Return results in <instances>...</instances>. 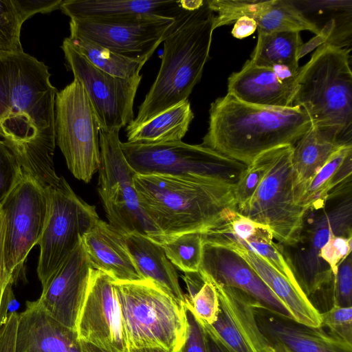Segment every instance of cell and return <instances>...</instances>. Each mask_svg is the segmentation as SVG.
Returning a JSON list of instances; mask_svg holds the SVG:
<instances>
[{
	"label": "cell",
	"instance_id": "cell-17",
	"mask_svg": "<svg viewBox=\"0 0 352 352\" xmlns=\"http://www.w3.org/2000/svg\"><path fill=\"white\" fill-rule=\"evenodd\" d=\"M212 284L219 311L212 324H201L207 335L226 352H272L257 324L254 311L257 303L241 290Z\"/></svg>",
	"mask_w": 352,
	"mask_h": 352
},
{
	"label": "cell",
	"instance_id": "cell-27",
	"mask_svg": "<svg viewBox=\"0 0 352 352\" xmlns=\"http://www.w3.org/2000/svg\"><path fill=\"white\" fill-rule=\"evenodd\" d=\"M352 145L336 150L319 170L297 204L307 212L324 207L329 197L351 190Z\"/></svg>",
	"mask_w": 352,
	"mask_h": 352
},
{
	"label": "cell",
	"instance_id": "cell-25",
	"mask_svg": "<svg viewBox=\"0 0 352 352\" xmlns=\"http://www.w3.org/2000/svg\"><path fill=\"white\" fill-rule=\"evenodd\" d=\"M82 241L93 269L116 282L144 280L126 246L124 236L99 219Z\"/></svg>",
	"mask_w": 352,
	"mask_h": 352
},
{
	"label": "cell",
	"instance_id": "cell-24",
	"mask_svg": "<svg viewBox=\"0 0 352 352\" xmlns=\"http://www.w3.org/2000/svg\"><path fill=\"white\" fill-rule=\"evenodd\" d=\"M60 10L71 19L98 23L131 21L146 16L178 17L186 10L182 1L64 0Z\"/></svg>",
	"mask_w": 352,
	"mask_h": 352
},
{
	"label": "cell",
	"instance_id": "cell-52",
	"mask_svg": "<svg viewBox=\"0 0 352 352\" xmlns=\"http://www.w3.org/2000/svg\"><path fill=\"white\" fill-rule=\"evenodd\" d=\"M82 342V349L85 352H109L96 347L89 343Z\"/></svg>",
	"mask_w": 352,
	"mask_h": 352
},
{
	"label": "cell",
	"instance_id": "cell-36",
	"mask_svg": "<svg viewBox=\"0 0 352 352\" xmlns=\"http://www.w3.org/2000/svg\"><path fill=\"white\" fill-rule=\"evenodd\" d=\"M12 0H0V57L23 52L20 33L23 25Z\"/></svg>",
	"mask_w": 352,
	"mask_h": 352
},
{
	"label": "cell",
	"instance_id": "cell-16",
	"mask_svg": "<svg viewBox=\"0 0 352 352\" xmlns=\"http://www.w3.org/2000/svg\"><path fill=\"white\" fill-rule=\"evenodd\" d=\"M76 331L80 342L109 352H127L113 280L92 269Z\"/></svg>",
	"mask_w": 352,
	"mask_h": 352
},
{
	"label": "cell",
	"instance_id": "cell-46",
	"mask_svg": "<svg viewBox=\"0 0 352 352\" xmlns=\"http://www.w3.org/2000/svg\"><path fill=\"white\" fill-rule=\"evenodd\" d=\"M18 313L12 314L0 327V352H15Z\"/></svg>",
	"mask_w": 352,
	"mask_h": 352
},
{
	"label": "cell",
	"instance_id": "cell-7",
	"mask_svg": "<svg viewBox=\"0 0 352 352\" xmlns=\"http://www.w3.org/2000/svg\"><path fill=\"white\" fill-rule=\"evenodd\" d=\"M327 200L324 208L306 213L299 240L294 245H280L285 261L298 285L310 299L334 278L320 256L333 235L352 237L351 192Z\"/></svg>",
	"mask_w": 352,
	"mask_h": 352
},
{
	"label": "cell",
	"instance_id": "cell-4",
	"mask_svg": "<svg viewBox=\"0 0 352 352\" xmlns=\"http://www.w3.org/2000/svg\"><path fill=\"white\" fill-rule=\"evenodd\" d=\"M214 14L208 0L187 10L164 41L158 74L126 130L134 129L188 100L209 58Z\"/></svg>",
	"mask_w": 352,
	"mask_h": 352
},
{
	"label": "cell",
	"instance_id": "cell-37",
	"mask_svg": "<svg viewBox=\"0 0 352 352\" xmlns=\"http://www.w3.org/2000/svg\"><path fill=\"white\" fill-rule=\"evenodd\" d=\"M184 306L200 324H211L217 318L219 300L214 285L205 280L201 288L191 296L185 294Z\"/></svg>",
	"mask_w": 352,
	"mask_h": 352
},
{
	"label": "cell",
	"instance_id": "cell-19",
	"mask_svg": "<svg viewBox=\"0 0 352 352\" xmlns=\"http://www.w3.org/2000/svg\"><path fill=\"white\" fill-rule=\"evenodd\" d=\"M203 280L244 292L260 306L292 318L286 307L236 252L224 246L204 242L199 272Z\"/></svg>",
	"mask_w": 352,
	"mask_h": 352
},
{
	"label": "cell",
	"instance_id": "cell-48",
	"mask_svg": "<svg viewBox=\"0 0 352 352\" xmlns=\"http://www.w3.org/2000/svg\"><path fill=\"white\" fill-rule=\"evenodd\" d=\"M4 232L5 219L3 213L0 212V302L3 290L10 281H13L12 277L8 274L5 265L4 259Z\"/></svg>",
	"mask_w": 352,
	"mask_h": 352
},
{
	"label": "cell",
	"instance_id": "cell-29",
	"mask_svg": "<svg viewBox=\"0 0 352 352\" xmlns=\"http://www.w3.org/2000/svg\"><path fill=\"white\" fill-rule=\"evenodd\" d=\"M244 16L253 19L258 33L309 30L316 36L319 29L309 21L292 0H246Z\"/></svg>",
	"mask_w": 352,
	"mask_h": 352
},
{
	"label": "cell",
	"instance_id": "cell-12",
	"mask_svg": "<svg viewBox=\"0 0 352 352\" xmlns=\"http://www.w3.org/2000/svg\"><path fill=\"white\" fill-rule=\"evenodd\" d=\"M56 142L67 166L88 183L100 164V128L82 84L76 78L58 91L55 100Z\"/></svg>",
	"mask_w": 352,
	"mask_h": 352
},
{
	"label": "cell",
	"instance_id": "cell-35",
	"mask_svg": "<svg viewBox=\"0 0 352 352\" xmlns=\"http://www.w3.org/2000/svg\"><path fill=\"white\" fill-rule=\"evenodd\" d=\"M214 230L226 234L250 252L258 255L291 282L298 285L291 268L285 261L280 245H276L273 241L274 237L272 232H269L262 236L250 241H244L234 237L230 233L223 231L219 228Z\"/></svg>",
	"mask_w": 352,
	"mask_h": 352
},
{
	"label": "cell",
	"instance_id": "cell-47",
	"mask_svg": "<svg viewBox=\"0 0 352 352\" xmlns=\"http://www.w3.org/2000/svg\"><path fill=\"white\" fill-rule=\"evenodd\" d=\"M14 282L10 281L6 286L0 302V327L5 324L8 318L16 310L19 304L16 300L12 290Z\"/></svg>",
	"mask_w": 352,
	"mask_h": 352
},
{
	"label": "cell",
	"instance_id": "cell-21",
	"mask_svg": "<svg viewBox=\"0 0 352 352\" xmlns=\"http://www.w3.org/2000/svg\"><path fill=\"white\" fill-rule=\"evenodd\" d=\"M297 74L280 66H258L248 60L228 79V94L258 106L286 108L293 106Z\"/></svg>",
	"mask_w": 352,
	"mask_h": 352
},
{
	"label": "cell",
	"instance_id": "cell-39",
	"mask_svg": "<svg viewBox=\"0 0 352 352\" xmlns=\"http://www.w3.org/2000/svg\"><path fill=\"white\" fill-rule=\"evenodd\" d=\"M320 327L327 328L331 336L352 344V307L332 305L320 313Z\"/></svg>",
	"mask_w": 352,
	"mask_h": 352
},
{
	"label": "cell",
	"instance_id": "cell-1",
	"mask_svg": "<svg viewBox=\"0 0 352 352\" xmlns=\"http://www.w3.org/2000/svg\"><path fill=\"white\" fill-rule=\"evenodd\" d=\"M10 112L2 131L22 170L36 179L55 172V100L47 66L24 52L4 57Z\"/></svg>",
	"mask_w": 352,
	"mask_h": 352
},
{
	"label": "cell",
	"instance_id": "cell-15",
	"mask_svg": "<svg viewBox=\"0 0 352 352\" xmlns=\"http://www.w3.org/2000/svg\"><path fill=\"white\" fill-rule=\"evenodd\" d=\"M186 11L178 17L150 15L113 23L71 19L70 36L86 38L118 54L146 63Z\"/></svg>",
	"mask_w": 352,
	"mask_h": 352
},
{
	"label": "cell",
	"instance_id": "cell-43",
	"mask_svg": "<svg viewBox=\"0 0 352 352\" xmlns=\"http://www.w3.org/2000/svg\"><path fill=\"white\" fill-rule=\"evenodd\" d=\"M186 318V337L178 352H210L207 333L201 324L187 309Z\"/></svg>",
	"mask_w": 352,
	"mask_h": 352
},
{
	"label": "cell",
	"instance_id": "cell-44",
	"mask_svg": "<svg viewBox=\"0 0 352 352\" xmlns=\"http://www.w3.org/2000/svg\"><path fill=\"white\" fill-rule=\"evenodd\" d=\"M24 23L36 13H49L60 9L63 0H12Z\"/></svg>",
	"mask_w": 352,
	"mask_h": 352
},
{
	"label": "cell",
	"instance_id": "cell-22",
	"mask_svg": "<svg viewBox=\"0 0 352 352\" xmlns=\"http://www.w3.org/2000/svg\"><path fill=\"white\" fill-rule=\"evenodd\" d=\"M202 236L204 242L224 246L240 255L286 307L292 319L307 326L320 327V312L298 285L291 282L261 256L226 234L211 230L203 233Z\"/></svg>",
	"mask_w": 352,
	"mask_h": 352
},
{
	"label": "cell",
	"instance_id": "cell-45",
	"mask_svg": "<svg viewBox=\"0 0 352 352\" xmlns=\"http://www.w3.org/2000/svg\"><path fill=\"white\" fill-rule=\"evenodd\" d=\"M10 112L7 69L4 57H0V136Z\"/></svg>",
	"mask_w": 352,
	"mask_h": 352
},
{
	"label": "cell",
	"instance_id": "cell-33",
	"mask_svg": "<svg viewBox=\"0 0 352 352\" xmlns=\"http://www.w3.org/2000/svg\"><path fill=\"white\" fill-rule=\"evenodd\" d=\"M168 259L185 273L198 272L203 253L202 232H189L160 244Z\"/></svg>",
	"mask_w": 352,
	"mask_h": 352
},
{
	"label": "cell",
	"instance_id": "cell-8",
	"mask_svg": "<svg viewBox=\"0 0 352 352\" xmlns=\"http://www.w3.org/2000/svg\"><path fill=\"white\" fill-rule=\"evenodd\" d=\"M119 131L100 130L97 190L109 224L123 235L138 233L161 244L162 234L142 211L134 186L136 174L120 147Z\"/></svg>",
	"mask_w": 352,
	"mask_h": 352
},
{
	"label": "cell",
	"instance_id": "cell-3",
	"mask_svg": "<svg viewBox=\"0 0 352 352\" xmlns=\"http://www.w3.org/2000/svg\"><path fill=\"white\" fill-rule=\"evenodd\" d=\"M311 126L309 116L300 106H258L227 94L211 103L201 144L248 166L265 151L294 146Z\"/></svg>",
	"mask_w": 352,
	"mask_h": 352
},
{
	"label": "cell",
	"instance_id": "cell-20",
	"mask_svg": "<svg viewBox=\"0 0 352 352\" xmlns=\"http://www.w3.org/2000/svg\"><path fill=\"white\" fill-rule=\"evenodd\" d=\"M258 327L272 352H352V344L256 304Z\"/></svg>",
	"mask_w": 352,
	"mask_h": 352
},
{
	"label": "cell",
	"instance_id": "cell-30",
	"mask_svg": "<svg viewBox=\"0 0 352 352\" xmlns=\"http://www.w3.org/2000/svg\"><path fill=\"white\" fill-rule=\"evenodd\" d=\"M193 118L194 113L188 99L144 124L126 130L127 142L160 144L182 140Z\"/></svg>",
	"mask_w": 352,
	"mask_h": 352
},
{
	"label": "cell",
	"instance_id": "cell-38",
	"mask_svg": "<svg viewBox=\"0 0 352 352\" xmlns=\"http://www.w3.org/2000/svg\"><path fill=\"white\" fill-rule=\"evenodd\" d=\"M23 174L16 155L6 140L0 136V211L3 201Z\"/></svg>",
	"mask_w": 352,
	"mask_h": 352
},
{
	"label": "cell",
	"instance_id": "cell-34",
	"mask_svg": "<svg viewBox=\"0 0 352 352\" xmlns=\"http://www.w3.org/2000/svg\"><path fill=\"white\" fill-rule=\"evenodd\" d=\"M273 149L259 155L247 166L236 182L234 193L238 212L245 208L267 174L272 162Z\"/></svg>",
	"mask_w": 352,
	"mask_h": 352
},
{
	"label": "cell",
	"instance_id": "cell-49",
	"mask_svg": "<svg viewBox=\"0 0 352 352\" xmlns=\"http://www.w3.org/2000/svg\"><path fill=\"white\" fill-rule=\"evenodd\" d=\"M257 30L255 21L248 16L238 19L231 31L232 36L236 38H244L252 34Z\"/></svg>",
	"mask_w": 352,
	"mask_h": 352
},
{
	"label": "cell",
	"instance_id": "cell-23",
	"mask_svg": "<svg viewBox=\"0 0 352 352\" xmlns=\"http://www.w3.org/2000/svg\"><path fill=\"white\" fill-rule=\"evenodd\" d=\"M15 352H85L76 330L51 317L37 302L18 314Z\"/></svg>",
	"mask_w": 352,
	"mask_h": 352
},
{
	"label": "cell",
	"instance_id": "cell-18",
	"mask_svg": "<svg viewBox=\"0 0 352 352\" xmlns=\"http://www.w3.org/2000/svg\"><path fill=\"white\" fill-rule=\"evenodd\" d=\"M92 269L81 240L42 287L36 301L54 319L76 330Z\"/></svg>",
	"mask_w": 352,
	"mask_h": 352
},
{
	"label": "cell",
	"instance_id": "cell-28",
	"mask_svg": "<svg viewBox=\"0 0 352 352\" xmlns=\"http://www.w3.org/2000/svg\"><path fill=\"white\" fill-rule=\"evenodd\" d=\"M294 146L292 163L297 202L313 177L340 146L311 125ZM344 146V145H343Z\"/></svg>",
	"mask_w": 352,
	"mask_h": 352
},
{
	"label": "cell",
	"instance_id": "cell-9",
	"mask_svg": "<svg viewBox=\"0 0 352 352\" xmlns=\"http://www.w3.org/2000/svg\"><path fill=\"white\" fill-rule=\"evenodd\" d=\"M122 153L138 175L217 179L235 184L247 166L201 144L182 140L160 144L122 142Z\"/></svg>",
	"mask_w": 352,
	"mask_h": 352
},
{
	"label": "cell",
	"instance_id": "cell-50",
	"mask_svg": "<svg viewBox=\"0 0 352 352\" xmlns=\"http://www.w3.org/2000/svg\"><path fill=\"white\" fill-rule=\"evenodd\" d=\"M127 352H171L159 347L132 348L127 349Z\"/></svg>",
	"mask_w": 352,
	"mask_h": 352
},
{
	"label": "cell",
	"instance_id": "cell-2",
	"mask_svg": "<svg viewBox=\"0 0 352 352\" xmlns=\"http://www.w3.org/2000/svg\"><path fill=\"white\" fill-rule=\"evenodd\" d=\"M133 182L142 211L164 241L189 232L204 233L237 212L235 184L223 180L135 174Z\"/></svg>",
	"mask_w": 352,
	"mask_h": 352
},
{
	"label": "cell",
	"instance_id": "cell-10",
	"mask_svg": "<svg viewBox=\"0 0 352 352\" xmlns=\"http://www.w3.org/2000/svg\"><path fill=\"white\" fill-rule=\"evenodd\" d=\"M44 189L47 201L46 223L37 245V275L43 287L100 219L94 206L78 197L65 179Z\"/></svg>",
	"mask_w": 352,
	"mask_h": 352
},
{
	"label": "cell",
	"instance_id": "cell-31",
	"mask_svg": "<svg viewBox=\"0 0 352 352\" xmlns=\"http://www.w3.org/2000/svg\"><path fill=\"white\" fill-rule=\"evenodd\" d=\"M302 45L298 32L258 33L250 60L261 67H286L297 74Z\"/></svg>",
	"mask_w": 352,
	"mask_h": 352
},
{
	"label": "cell",
	"instance_id": "cell-51",
	"mask_svg": "<svg viewBox=\"0 0 352 352\" xmlns=\"http://www.w3.org/2000/svg\"><path fill=\"white\" fill-rule=\"evenodd\" d=\"M208 340L210 352H226L223 348L212 340L208 336Z\"/></svg>",
	"mask_w": 352,
	"mask_h": 352
},
{
	"label": "cell",
	"instance_id": "cell-11",
	"mask_svg": "<svg viewBox=\"0 0 352 352\" xmlns=\"http://www.w3.org/2000/svg\"><path fill=\"white\" fill-rule=\"evenodd\" d=\"M294 146L274 148L270 168L244 209L242 215L267 226L274 239L283 246L300 238L307 212L296 204L292 163Z\"/></svg>",
	"mask_w": 352,
	"mask_h": 352
},
{
	"label": "cell",
	"instance_id": "cell-41",
	"mask_svg": "<svg viewBox=\"0 0 352 352\" xmlns=\"http://www.w3.org/2000/svg\"><path fill=\"white\" fill-rule=\"evenodd\" d=\"M217 228L244 241L272 232L267 226L257 223L238 212L231 219Z\"/></svg>",
	"mask_w": 352,
	"mask_h": 352
},
{
	"label": "cell",
	"instance_id": "cell-40",
	"mask_svg": "<svg viewBox=\"0 0 352 352\" xmlns=\"http://www.w3.org/2000/svg\"><path fill=\"white\" fill-rule=\"evenodd\" d=\"M332 305L352 307V257L349 254L338 266L332 290Z\"/></svg>",
	"mask_w": 352,
	"mask_h": 352
},
{
	"label": "cell",
	"instance_id": "cell-32",
	"mask_svg": "<svg viewBox=\"0 0 352 352\" xmlns=\"http://www.w3.org/2000/svg\"><path fill=\"white\" fill-rule=\"evenodd\" d=\"M72 44L92 65L111 76L130 79L140 74L145 63L113 52L86 38L69 36Z\"/></svg>",
	"mask_w": 352,
	"mask_h": 352
},
{
	"label": "cell",
	"instance_id": "cell-6",
	"mask_svg": "<svg viewBox=\"0 0 352 352\" xmlns=\"http://www.w3.org/2000/svg\"><path fill=\"white\" fill-rule=\"evenodd\" d=\"M126 349L159 347L178 352L187 331L186 308L148 280L116 282Z\"/></svg>",
	"mask_w": 352,
	"mask_h": 352
},
{
	"label": "cell",
	"instance_id": "cell-42",
	"mask_svg": "<svg viewBox=\"0 0 352 352\" xmlns=\"http://www.w3.org/2000/svg\"><path fill=\"white\" fill-rule=\"evenodd\" d=\"M352 237L333 235L320 252V257L330 267L334 276L340 262L351 254Z\"/></svg>",
	"mask_w": 352,
	"mask_h": 352
},
{
	"label": "cell",
	"instance_id": "cell-26",
	"mask_svg": "<svg viewBox=\"0 0 352 352\" xmlns=\"http://www.w3.org/2000/svg\"><path fill=\"white\" fill-rule=\"evenodd\" d=\"M124 236L128 252L144 280L152 281L184 305L185 294L180 287L177 274L161 245L138 233Z\"/></svg>",
	"mask_w": 352,
	"mask_h": 352
},
{
	"label": "cell",
	"instance_id": "cell-13",
	"mask_svg": "<svg viewBox=\"0 0 352 352\" xmlns=\"http://www.w3.org/2000/svg\"><path fill=\"white\" fill-rule=\"evenodd\" d=\"M23 176L1 204L5 219L4 259L14 282L38 244L46 223L47 201L43 188L30 174Z\"/></svg>",
	"mask_w": 352,
	"mask_h": 352
},
{
	"label": "cell",
	"instance_id": "cell-5",
	"mask_svg": "<svg viewBox=\"0 0 352 352\" xmlns=\"http://www.w3.org/2000/svg\"><path fill=\"white\" fill-rule=\"evenodd\" d=\"M351 50L319 45L299 68L293 106H300L311 125L335 143L352 145Z\"/></svg>",
	"mask_w": 352,
	"mask_h": 352
},
{
	"label": "cell",
	"instance_id": "cell-14",
	"mask_svg": "<svg viewBox=\"0 0 352 352\" xmlns=\"http://www.w3.org/2000/svg\"><path fill=\"white\" fill-rule=\"evenodd\" d=\"M74 78L82 85L91 103L100 130L120 131L134 119L133 103L142 78L141 74L130 79L118 78L92 65L65 38L61 45Z\"/></svg>",
	"mask_w": 352,
	"mask_h": 352
}]
</instances>
